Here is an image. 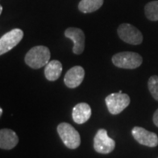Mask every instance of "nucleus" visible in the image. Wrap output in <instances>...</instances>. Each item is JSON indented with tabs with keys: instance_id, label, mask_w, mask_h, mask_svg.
<instances>
[{
	"instance_id": "9d476101",
	"label": "nucleus",
	"mask_w": 158,
	"mask_h": 158,
	"mask_svg": "<svg viewBox=\"0 0 158 158\" xmlns=\"http://www.w3.org/2000/svg\"><path fill=\"white\" fill-rule=\"evenodd\" d=\"M85 69L81 66H74L69 69L64 77V84L69 88H77L85 78Z\"/></svg>"
},
{
	"instance_id": "dca6fc26",
	"label": "nucleus",
	"mask_w": 158,
	"mask_h": 158,
	"mask_svg": "<svg viewBox=\"0 0 158 158\" xmlns=\"http://www.w3.org/2000/svg\"><path fill=\"white\" fill-rule=\"evenodd\" d=\"M148 87L153 98L158 101V76H152L149 77Z\"/></svg>"
},
{
	"instance_id": "0eeeda50",
	"label": "nucleus",
	"mask_w": 158,
	"mask_h": 158,
	"mask_svg": "<svg viewBox=\"0 0 158 158\" xmlns=\"http://www.w3.org/2000/svg\"><path fill=\"white\" fill-rule=\"evenodd\" d=\"M24 33L21 29L14 28L7 32L0 38V55L3 56L12 49L21 41Z\"/></svg>"
},
{
	"instance_id": "f3484780",
	"label": "nucleus",
	"mask_w": 158,
	"mask_h": 158,
	"mask_svg": "<svg viewBox=\"0 0 158 158\" xmlns=\"http://www.w3.org/2000/svg\"><path fill=\"white\" fill-rule=\"evenodd\" d=\"M153 122L158 127V109L155 112L154 115H153Z\"/></svg>"
},
{
	"instance_id": "f03ea898",
	"label": "nucleus",
	"mask_w": 158,
	"mask_h": 158,
	"mask_svg": "<svg viewBox=\"0 0 158 158\" xmlns=\"http://www.w3.org/2000/svg\"><path fill=\"white\" fill-rule=\"evenodd\" d=\"M57 133L63 144L70 149H76L81 144V137L79 133L69 123L62 122L57 127Z\"/></svg>"
},
{
	"instance_id": "6ab92c4d",
	"label": "nucleus",
	"mask_w": 158,
	"mask_h": 158,
	"mask_svg": "<svg viewBox=\"0 0 158 158\" xmlns=\"http://www.w3.org/2000/svg\"><path fill=\"white\" fill-rule=\"evenodd\" d=\"M2 11H3V6H0V13H2Z\"/></svg>"
},
{
	"instance_id": "39448f33",
	"label": "nucleus",
	"mask_w": 158,
	"mask_h": 158,
	"mask_svg": "<svg viewBox=\"0 0 158 158\" xmlns=\"http://www.w3.org/2000/svg\"><path fill=\"white\" fill-rule=\"evenodd\" d=\"M117 33L120 40L131 45H140L143 40L141 31L128 23L121 24L117 29Z\"/></svg>"
},
{
	"instance_id": "2eb2a0df",
	"label": "nucleus",
	"mask_w": 158,
	"mask_h": 158,
	"mask_svg": "<svg viewBox=\"0 0 158 158\" xmlns=\"http://www.w3.org/2000/svg\"><path fill=\"white\" fill-rule=\"evenodd\" d=\"M144 12L148 19L151 21L158 20V0L148 3L144 7Z\"/></svg>"
},
{
	"instance_id": "7ed1b4c3",
	"label": "nucleus",
	"mask_w": 158,
	"mask_h": 158,
	"mask_svg": "<svg viewBox=\"0 0 158 158\" xmlns=\"http://www.w3.org/2000/svg\"><path fill=\"white\" fill-rule=\"evenodd\" d=\"M142 57L135 52H120L114 55L112 58L113 63L118 68L133 69L140 67L142 63Z\"/></svg>"
},
{
	"instance_id": "6e6552de",
	"label": "nucleus",
	"mask_w": 158,
	"mask_h": 158,
	"mask_svg": "<svg viewBox=\"0 0 158 158\" xmlns=\"http://www.w3.org/2000/svg\"><path fill=\"white\" fill-rule=\"evenodd\" d=\"M132 135L135 140L141 145L150 148H155L158 145L157 135L141 127H135L132 129Z\"/></svg>"
},
{
	"instance_id": "ddd939ff",
	"label": "nucleus",
	"mask_w": 158,
	"mask_h": 158,
	"mask_svg": "<svg viewBox=\"0 0 158 158\" xmlns=\"http://www.w3.org/2000/svg\"><path fill=\"white\" fill-rule=\"evenodd\" d=\"M62 71V65L57 60H53L48 62L45 67L44 74L48 81H56L60 77Z\"/></svg>"
},
{
	"instance_id": "20e7f679",
	"label": "nucleus",
	"mask_w": 158,
	"mask_h": 158,
	"mask_svg": "<svg viewBox=\"0 0 158 158\" xmlns=\"http://www.w3.org/2000/svg\"><path fill=\"white\" fill-rule=\"evenodd\" d=\"M130 98L121 90L112 93L106 98V104L109 113L113 115L119 114L130 105Z\"/></svg>"
},
{
	"instance_id": "a211bd4d",
	"label": "nucleus",
	"mask_w": 158,
	"mask_h": 158,
	"mask_svg": "<svg viewBox=\"0 0 158 158\" xmlns=\"http://www.w3.org/2000/svg\"><path fill=\"white\" fill-rule=\"evenodd\" d=\"M2 113H3V109L0 108V116H2Z\"/></svg>"
},
{
	"instance_id": "4468645a",
	"label": "nucleus",
	"mask_w": 158,
	"mask_h": 158,
	"mask_svg": "<svg viewBox=\"0 0 158 158\" xmlns=\"http://www.w3.org/2000/svg\"><path fill=\"white\" fill-rule=\"evenodd\" d=\"M103 4L104 0H81L78 4V9L83 13H90L98 11Z\"/></svg>"
},
{
	"instance_id": "1a4fd4ad",
	"label": "nucleus",
	"mask_w": 158,
	"mask_h": 158,
	"mask_svg": "<svg viewBox=\"0 0 158 158\" xmlns=\"http://www.w3.org/2000/svg\"><path fill=\"white\" fill-rule=\"evenodd\" d=\"M65 36L73 41V53L81 55L85 47V35L83 30L77 27H69L64 32Z\"/></svg>"
},
{
	"instance_id": "9b49d317",
	"label": "nucleus",
	"mask_w": 158,
	"mask_h": 158,
	"mask_svg": "<svg viewBox=\"0 0 158 158\" xmlns=\"http://www.w3.org/2000/svg\"><path fill=\"white\" fill-rule=\"evenodd\" d=\"M19 137L17 134L11 129L3 128L0 130V148L1 149L11 150L17 146Z\"/></svg>"
},
{
	"instance_id": "f257e3e1",
	"label": "nucleus",
	"mask_w": 158,
	"mask_h": 158,
	"mask_svg": "<svg viewBox=\"0 0 158 158\" xmlns=\"http://www.w3.org/2000/svg\"><path fill=\"white\" fill-rule=\"evenodd\" d=\"M50 50L45 46H35L27 53L25 62L30 68L37 69L46 66L50 62Z\"/></svg>"
},
{
	"instance_id": "f8f14e48",
	"label": "nucleus",
	"mask_w": 158,
	"mask_h": 158,
	"mask_svg": "<svg viewBox=\"0 0 158 158\" xmlns=\"http://www.w3.org/2000/svg\"><path fill=\"white\" fill-rule=\"evenodd\" d=\"M91 108L86 103H79L72 110V118L77 124H84L90 119Z\"/></svg>"
},
{
	"instance_id": "423d86ee",
	"label": "nucleus",
	"mask_w": 158,
	"mask_h": 158,
	"mask_svg": "<svg viewBox=\"0 0 158 158\" xmlns=\"http://www.w3.org/2000/svg\"><path fill=\"white\" fill-rule=\"evenodd\" d=\"M115 144V141L109 137L106 130L104 128L98 130L93 143V147L96 152L104 155L110 154L114 150Z\"/></svg>"
}]
</instances>
